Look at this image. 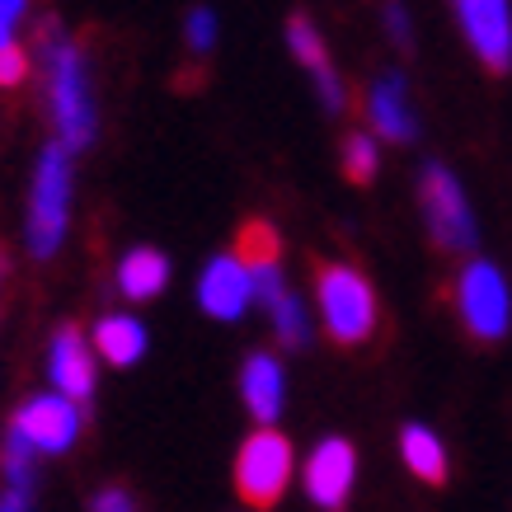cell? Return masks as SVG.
Here are the masks:
<instances>
[{"mask_svg": "<svg viewBox=\"0 0 512 512\" xmlns=\"http://www.w3.org/2000/svg\"><path fill=\"white\" fill-rule=\"evenodd\" d=\"M38 52L47 62V99H52V123L66 151H80L94 137V109L90 85H85V52L80 43L62 38L57 19L38 24Z\"/></svg>", "mask_w": 512, "mask_h": 512, "instance_id": "obj_1", "label": "cell"}, {"mask_svg": "<svg viewBox=\"0 0 512 512\" xmlns=\"http://www.w3.org/2000/svg\"><path fill=\"white\" fill-rule=\"evenodd\" d=\"M311 273H315V306H320L329 339L339 348L372 343L376 325H381V311H376V292L367 282V273L357 264H343V259H315Z\"/></svg>", "mask_w": 512, "mask_h": 512, "instance_id": "obj_2", "label": "cell"}, {"mask_svg": "<svg viewBox=\"0 0 512 512\" xmlns=\"http://www.w3.org/2000/svg\"><path fill=\"white\" fill-rule=\"evenodd\" d=\"M292 442L278 433V428H259V433H249L235 451V494L245 508H259L268 512L287 494V484H292Z\"/></svg>", "mask_w": 512, "mask_h": 512, "instance_id": "obj_3", "label": "cell"}, {"mask_svg": "<svg viewBox=\"0 0 512 512\" xmlns=\"http://www.w3.org/2000/svg\"><path fill=\"white\" fill-rule=\"evenodd\" d=\"M66 207H71V151L62 141H52L38 160V179H33L29 202V249L33 259L57 254L66 235Z\"/></svg>", "mask_w": 512, "mask_h": 512, "instance_id": "obj_4", "label": "cell"}, {"mask_svg": "<svg viewBox=\"0 0 512 512\" xmlns=\"http://www.w3.org/2000/svg\"><path fill=\"white\" fill-rule=\"evenodd\" d=\"M456 311H461V325H466L470 339L480 343H498L512 325V296L508 282L494 264L484 259H470L456 278Z\"/></svg>", "mask_w": 512, "mask_h": 512, "instance_id": "obj_5", "label": "cell"}, {"mask_svg": "<svg viewBox=\"0 0 512 512\" xmlns=\"http://www.w3.org/2000/svg\"><path fill=\"white\" fill-rule=\"evenodd\" d=\"M419 202H423V217H428V231H433L437 249H447V254L475 249V217H470V202H466V193H461V184H456L442 165H428V170H423Z\"/></svg>", "mask_w": 512, "mask_h": 512, "instance_id": "obj_6", "label": "cell"}, {"mask_svg": "<svg viewBox=\"0 0 512 512\" xmlns=\"http://www.w3.org/2000/svg\"><path fill=\"white\" fill-rule=\"evenodd\" d=\"M451 10L466 29V43L475 47V57L484 71H512V5L508 0H451Z\"/></svg>", "mask_w": 512, "mask_h": 512, "instance_id": "obj_7", "label": "cell"}, {"mask_svg": "<svg viewBox=\"0 0 512 512\" xmlns=\"http://www.w3.org/2000/svg\"><path fill=\"white\" fill-rule=\"evenodd\" d=\"M10 433L19 442H29L33 451L57 456V451H66L80 437V409L71 400H62V395H33V400H24L15 409Z\"/></svg>", "mask_w": 512, "mask_h": 512, "instance_id": "obj_8", "label": "cell"}, {"mask_svg": "<svg viewBox=\"0 0 512 512\" xmlns=\"http://www.w3.org/2000/svg\"><path fill=\"white\" fill-rule=\"evenodd\" d=\"M353 475H357L353 442L325 437V442L311 451V461H306V494H311L315 508L339 512L343 503H348V494H353Z\"/></svg>", "mask_w": 512, "mask_h": 512, "instance_id": "obj_9", "label": "cell"}, {"mask_svg": "<svg viewBox=\"0 0 512 512\" xmlns=\"http://www.w3.org/2000/svg\"><path fill=\"white\" fill-rule=\"evenodd\" d=\"M235 259H240V268L249 273V287H254V296H259L264 306H273V301L287 292V287H282V240L268 221L254 217L240 226V235H235Z\"/></svg>", "mask_w": 512, "mask_h": 512, "instance_id": "obj_10", "label": "cell"}, {"mask_svg": "<svg viewBox=\"0 0 512 512\" xmlns=\"http://www.w3.org/2000/svg\"><path fill=\"white\" fill-rule=\"evenodd\" d=\"M198 301L207 315L217 320H240L254 301V287H249V273L240 268L235 254H221L212 264L202 268V287H198Z\"/></svg>", "mask_w": 512, "mask_h": 512, "instance_id": "obj_11", "label": "cell"}, {"mask_svg": "<svg viewBox=\"0 0 512 512\" xmlns=\"http://www.w3.org/2000/svg\"><path fill=\"white\" fill-rule=\"evenodd\" d=\"M52 381L62 390V400L71 404H85L94 395V348L85 343L76 325H62L57 339H52Z\"/></svg>", "mask_w": 512, "mask_h": 512, "instance_id": "obj_12", "label": "cell"}, {"mask_svg": "<svg viewBox=\"0 0 512 512\" xmlns=\"http://www.w3.org/2000/svg\"><path fill=\"white\" fill-rule=\"evenodd\" d=\"M287 43H292L296 62H301L315 76V85H320V99H325V109L339 113L343 109V80L334 76V66H329V52H325V38H320V29H315L306 15H292V19H287Z\"/></svg>", "mask_w": 512, "mask_h": 512, "instance_id": "obj_13", "label": "cell"}, {"mask_svg": "<svg viewBox=\"0 0 512 512\" xmlns=\"http://www.w3.org/2000/svg\"><path fill=\"white\" fill-rule=\"evenodd\" d=\"M367 118H372V127L386 141H414L419 137V118L409 113V99H404V80L400 76H381L372 85Z\"/></svg>", "mask_w": 512, "mask_h": 512, "instance_id": "obj_14", "label": "cell"}, {"mask_svg": "<svg viewBox=\"0 0 512 512\" xmlns=\"http://www.w3.org/2000/svg\"><path fill=\"white\" fill-rule=\"evenodd\" d=\"M240 395H245L249 414L264 423V428H273V419H278L282 409V362L268 353H254L245 362V372H240Z\"/></svg>", "mask_w": 512, "mask_h": 512, "instance_id": "obj_15", "label": "cell"}, {"mask_svg": "<svg viewBox=\"0 0 512 512\" xmlns=\"http://www.w3.org/2000/svg\"><path fill=\"white\" fill-rule=\"evenodd\" d=\"M90 348L104 357L109 367H132V362H141V353H146V329H141V320H132V315H104V320L94 325Z\"/></svg>", "mask_w": 512, "mask_h": 512, "instance_id": "obj_16", "label": "cell"}, {"mask_svg": "<svg viewBox=\"0 0 512 512\" xmlns=\"http://www.w3.org/2000/svg\"><path fill=\"white\" fill-rule=\"evenodd\" d=\"M165 282H170V264L151 245L132 249L123 264H118V287H123L127 301H151V296L165 292Z\"/></svg>", "mask_w": 512, "mask_h": 512, "instance_id": "obj_17", "label": "cell"}, {"mask_svg": "<svg viewBox=\"0 0 512 512\" xmlns=\"http://www.w3.org/2000/svg\"><path fill=\"white\" fill-rule=\"evenodd\" d=\"M400 456H404V466L414 470L423 484H433V489L447 484V451H442V442H437L433 428L409 423V428L400 433Z\"/></svg>", "mask_w": 512, "mask_h": 512, "instance_id": "obj_18", "label": "cell"}, {"mask_svg": "<svg viewBox=\"0 0 512 512\" xmlns=\"http://www.w3.org/2000/svg\"><path fill=\"white\" fill-rule=\"evenodd\" d=\"M268 315H273V329H278L282 348H301V343L311 339V329H306V306H301L292 292H282L278 301L268 306Z\"/></svg>", "mask_w": 512, "mask_h": 512, "instance_id": "obj_19", "label": "cell"}, {"mask_svg": "<svg viewBox=\"0 0 512 512\" xmlns=\"http://www.w3.org/2000/svg\"><path fill=\"white\" fill-rule=\"evenodd\" d=\"M33 456H38V451H33L29 442H19L15 433L5 437V451H0V466H5V489L33 494Z\"/></svg>", "mask_w": 512, "mask_h": 512, "instance_id": "obj_20", "label": "cell"}, {"mask_svg": "<svg viewBox=\"0 0 512 512\" xmlns=\"http://www.w3.org/2000/svg\"><path fill=\"white\" fill-rule=\"evenodd\" d=\"M376 141L367 137V132H353V137L343 141V174H348V184H372V174H376Z\"/></svg>", "mask_w": 512, "mask_h": 512, "instance_id": "obj_21", "label": "cell"}, {"mask_svg": "<svg viewBox=\"0 0 512 512\" xmlns=\"http://www.w3.org/2000/svg\"><path fill=\"white\" fill-rule=\"evenodd\" d=\"M184 38H188V47H193V52H212V43H217V15H212L207 5H198V10H188Z\"/></svg>", "mask_w": 512, "mask_h": 512, "instance_id": "obj_22", "label": "cell"}, {"mask_svg": "<svg viewBox=\"0 0 512 512\" xmlns=\"http://www.w3.org/2000/svg\"><path fill=\"white\" fill-rule=\"evenodd\" d=\"M29 52L19 43H5L0 47V90H19L24 80H29Z\"/></svg>", "mask_w": 512, "mask_h": 512, "instance_id": "obj_23", "label": "cell"}, {"mask_svg": "<svg viewBox=\"0 0 512 512\" xmlns=\"http://www.w3.org/2000/svg\"><path fill=\"white\" fill-rule=\"evenodd\" d=\"M90 512H137V498H132V489H123V484H109V489H99V494L90 498Z\"/></svg>", "mask_w": 512, "mask_h": 512, "instance_id": "obj_24", "label": "cell"}, {"mask_svg": "<svg viewBox=\"0 0 512 512\" xmlns=\"http://www.w3.org/2000/svg\"><path fill=\"white\" fill-rule=\"evenodd\" d=\"M24 10H29V0H0V47L15 43V24L24 19Z\"/></svg>", "mask_w": 512, "mask_h": 512, "instance_id": "obj_25", "label": "cell"}, {"mask_svg": "<svg viewBox=\"0 0 512 512\" xmlns=\"http://www.w3.org/2000/svg\"><path fill=\"white\" fill-rule=\"evenodd\" d=\"M386 29H390V38H395L400 47H409V15H404L395 0L386 5Z\"/></svg>", "mask_w": 512, "mask_h": 512, "instance_id": "obj_26", "label": "cell"}, {"mask_svg": "<svg viewBox=\"0 0 512 512\" xmlns=\"http://www.w3.org/2000/svg\"><path fill=\"white\" fill-rule=\"evenodd\" d=\"M0 512H33V494L5 489V494H0Z\"/></svg>", "mask_w": 512, "mask_h": 512, "instance_id": "obj_27", "label": "cell"}, {"mask_svg": "<svg viewBox=\"0 0 512 512\" xmlns=\"http://www.w3.org/2000/svg\"><path fill=\"white\" fill-rule=\"evenodd\" d=\"M5 268H10V264H5V249H0V278H5Z\"/></svg>", "mask_w": 512, "mask_h": 512, "instance_id": "obj_28", "label": "cell"}]
</instances>
